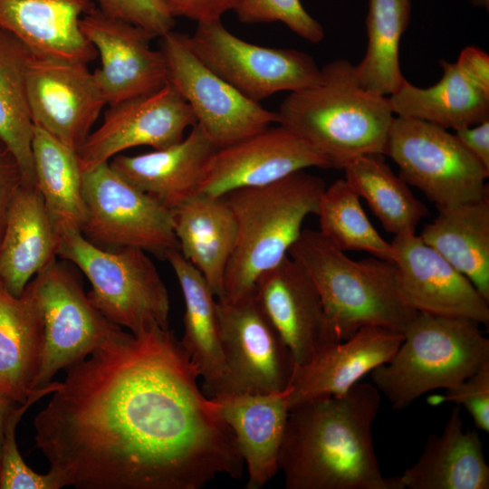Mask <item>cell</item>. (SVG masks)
Listing matches in <instances>:
<instances>
[{
	"instance_id": "1",
	"label": "cell",
	"mask_w": 489,
	"mask_h": 489,
	"mask_svg": "<svg viewBox=\"0 0 489 489\" xmlns=\"http://www.w3.org/2000/svg\"><path fill=\"white\" fill-rule=\"evenodd\" d=\"M65 370L34 421L62 488L202 489L242 476L233 432L168 328L119 327Z\"/></svg>"
},
{
	"instance_id": "2",
	"label": "cell",
	"mask_w": 489,
	"mask_h": 489,
	"mask_svg": "<svg viewBox=\"0 0 489 489\" xmlns=\"http://www.w3.org/2000/svg\"><path fill=\"white\" fill-rule=\"evenodd\" d=\"M381 394L358 382L346 393L290 410L278 466L286 489H404L385 477L372 439Z\"/></svg>"
},
{
	"instance_id": "3",
	"label": "cell",
	"mask_w": 489,
	"mask_h": 489,
	"mask_svg": "<svg viewBox=\"0 0 489 489\" xmlns=\"http://www.w3.org/2000/svg\"><path fill=\"white\" fill-rule=\"evenodd\" d=\"M316 83L289 92L278 124L305 139L342 168L355 158L384 155L394 112L388 97L364 89L354 65L339 59L321 68Z\"/></svg>"
},
{
	"instance_id": "4",
	"label": "cell",
	"mask_w": 489,
	"mask_h": 489,
	"mask_svg": "<svg viewBox=\"0 0 489 489\" xmlns=\"http://www.w3.org/2000/svg\"><path fill=\"white\" fill-rule=\"evenodd\" d=\"M309 275L338 341L364 326L403 333L417 312L402 300L394 263L348 257L320 231L302 229L288 253Z\"/></svg>"
},
{
	"instance_id": "5",
	"label": "cell",
	"mask_w": 489,
	"mask_h": 489,
	"mask_svg": "<svg viewBox=\"0 0 489 489\" xmlns=\"http://www.w3.org/2000/svg\"><path fill=\"white\" fill-rule=\"evenodd\" d=\"M325 188L321 177L300 170L271 184L239 188L223 196L236 225L224 295L235 297L254 292L258 277L288 255L302 231L304 219L317 215Z\"/></svg>"
},
{
	"instance_id": "6",
	"label": "cell",
	"mask_w": 489,
	"mask_h": 489,
	"mask_svg": "<svg viewBox=\"0 0 489 489\" xmlns=\"http://www.w3.org/2000/svg\"><path fill=\"white\" fill-rule=\"evenodd\" d=\"M402 334L393 357L369 373L394 409L455 386L489 363V340L474 321L417 312Z\"/></svg>"
},
{
	"instance_id": "7",
	"label": "cell",
	"mask_w": 489,
	"mask_h": 489,
	"mask_svg": "<svg viewBox=\"0 0 489 489\" xmlns=\"http://www.w3.org/2000/svg\"><path fill=\"white\" fill-rule=\"evenodd\" d=\"M57 256L87 277L92 304L110 322L134 335L153 326L168 328L167 287L147 252L135 247L105 249L75 227L59 230Z\"/></svg>"
},
{
	"instance_id": "8",
	"label": "cell",
	"mask_w": 489,
	"mask_h": 489,
	"mask_svg": "<svg viewBox=\"0 0 489 489\" xmlns=\"http://www.w3.org/2000/svg\"><path fill=\"white\" fill-rule=\"evenodd\" d=\"M385 155L397 164L399 177L420 190L436 207L489 195V171L455 134L435 124L394 117Z\"/></svg>"
},
{
	"instance_id": "9",
	"label": "cell",
	"mask_w": 489,
	"mask_h": 489,
	"mask_svg": "<svg viewBox=\"0 0 489 489\" xmlns=\"http://www.w3.org/2000/svg\"><path fill=\"white\" fill-rule=\"evenodd\" d=\"M85 220L80 231L105 248L135 247L164 258L178 249L172 211L143 193L109 162L82 173Z\"/></svg>"
},
{
	"instance_id": "10",
	"label": "cell",
	"mask_w": 489,
	"mask_h": 489,
	"mask_svg": "<svg viewBox=\"0 0 489 489\" xmlns=\"http://www.w3.org/2000/svg\"><path fill=\"white\" fill-rule=\"evenodd\" d=\"M186 40L206 66L256 102L321 79V68L309 53L248 43L228 31L221 20L197 23Z\"/></svg>"
},
{
	"instance_id": "11",
	"label": "cell",
	"mask_w": 489,
	"mask_h": 489,
	"mask_svg": "<svg viewBox=\"0 0 489 489\" xmlns=\"http://www.w3.org/2000/svg\"><path fill=\"white\" fill-rule=\"evenodd\" d=\"M43 326V352L36 388L91 354L115 325L92 304L76 273L57 259L28 283Z\"/></svg>"
},
{
	"instance_id": "12",
	"label": "cell",
	"mask_w": 489,
	"mask_h": 489,
	"mask_svg": "<svg viewBox=\"0 0 489 489\" xmlns=\"http://www.w3.org/2000/svg\"><path fill=\"white\" fill-rule=\"evenodd\" d=\"M186 34L170 30L159 37L167 80L217 149L278 123L276 111L245 97L206 66L189 48Z\"/></svg>"
},
{
	"instance_id": "13",
	"label": "cell",
	"mask_w": 489,
	"mask_h": 489,
	"mask_svg": "<svg viewBox=\"0 0 489 489\" xmlns=\"http://www.w3.org/2000/svg\"><path fill=\"white\" fill-rule=\"evenodd\" d=\"M216 307L226 368L222 395L271 393L289 388L295 360L254 292L216 298Z\"/></svg>"
},
{
	"instance_id": "14",
	"label": "cell",
	"mask_w": 489,
	"mask_h": 489,
	"mask_svg": "<svg viewBox=\"0 0 489 489\" xmlns=\"http://www.w3.org/2000/svg\"><path fill=\"white\" fill-rule=\"evenodd\" d=\"M197 123L191 108L167 82L159 89L109 106L101 124L76 150L82 173L139 146L161 149L179 142Z\"/></svg>"
},
{
	"instance_id": "15",
	"label": "cell",
	"mask_w": 489,
	"mask_h": 489,
	"mask_svg": "<svg viewBox=\"0 0 489 489\" xmlns=\"http://www.w3.org/2000/svg\"><path fill=\"white\" fill-rule=\"evenodd\" d=\"M26 92L34 127L75 151L107 105L88 64L34 53L27 65Z\"/></svg>"
},
{
	"instance_id": "16",
	"label": "cell",
	"mask_w": 489,
	"mask_h": 489,
	"mask_svg": "<svg viewBox=\"0 0 489 489\" xmlns=\"http://www.w3.org/2000/svg\"><path fill=\"white\" fill-rule=\"evenodd\" d=\"M331 162L305 139L283 125L268 127L216 149L206 163L196 194L223 197L260 187L294 172Z\"/></svg>"
},
{
	"instance_id": "17",
	"label": "cell",
	"mask_w": 489,
	"mask_h": 489,
	"mask_svg": "<svg viewBox=\"0 0 489 489\" xmlns=\"http://www.w3.org/2000/svg\"><path fill=\"white\" fill-rule=\"evenodd\" d=\"M80 27L101 58L92 73L107 105L150 93L168 82L164 57L150 47L154 37L142 28L97 6L81 19Z\"/></svg>"
},
{
	"instance_id": "18",
	"label": "cell",
	"mask_w": 489,
	"mask_h": 489,
	"mask_svg": "<svg viewBox=\"0 0 489 489\" xmlns=\"http://www.w3.org/2000/svg\"><path fill=\"white\" fill-rule=\"evenodd\" d=\"M397 283L404 302L417 312L489 324V302L472 282L416 234L395 235Z\"/></svg>"
},
{
	"instance_id": "19",
	"label": "cell",
	"mask_w": 489,
	"mask_h": 489,
	"mask_svg": "<svg viewBox=\"0 0 489 489\" xmlns=\"http://www.w3.org/2000/svg\"><path fill=\"white\" fill-rule=\"evenodd\" d=\"M254 294L296 365L338 342L314 283L289 254L258 277Z\"/></svg>"
},
{
	"instance_id": "20",
	"label": "cell",
	"mask_w": 489,
	"mask_h": 489,
	"mask_svg": "<svg viewBox=\"0 0 489 489\" xmlns=\"http://www.w3.org/2000/svg\"><path fill=\"white\" fill-rule=\"evenodd\" d=\"M403 334L369 325L296 365L291 382L289 409L303 403L346 393L377 367L388 362Z\"/></svg>"
},
{
	"instance_id": "21",
	"label": "cell",
	"mask_w": 489,
	"mask_h": 489,
	"mask_svg": "<svg viewBox=\"0 0 489 489\" xmlns=\"http://www.w3.org/2000/svg\"><path fill=\"white\" fill-rule=\"evenodd\" d=\"M290 394L291 386L277 392L230 393L211 398L246 465V489L263 488L279 471Z\"/></svg>"
},
{
	"instance_id": "22",
	"label": "cell",
	"mask_w": 489,
	"mask_h": 489,
	"mask_svg": "<svg viewBox=\"0 0 489 489\" xmlns=\"http://www.w3.org/2000/svg\"><path fill=\"white\" fill-rule=\"evenodd\" d=\"M94 0H0V28L35 54L88 64L98 54L81 31Z\"/></svg>"
},
{
	"instance_id": "23",
	"label": "cell",
	"mask_w": 489,
	"mask_h": 489,
	"mask_svg": "<svg viewBox=\"0 0 489 489\" xmlns=\"http://www.w3.org/2000/svg\"><path fill=\"white\" fill-rule=\"evenodd\" d=\"M217 148L195 124L169 147L139 155H117L110 167L132 186L169 210L196 194L204 167Z\"/></svg>"
},
{
	"instance_id": "24",
	"label": "cell",
	"mask_w": 489,
	"mask_h": 489,
	"mask_svg": "<svg viewBox=\"0 0 489 489\" xmlns=\"http://www.w3.org/2000/svg\"><path fill=\"white\" fill-rule=\"evenodd\" d=\"M59 229L36 186L23 185L0 241V282L20 296L29 282L57 256Z\"/></svg>"
},
{
	"instance_id": "25",
	"label": "cell",
	"mask_w": 489,
	"mask_h": 489,
	"mask_svg": "<svg viewBox=\"0 0 489 489\" xmlns=\"http://www.w3.org/2000/svg\"><path fill=\"white\" fill-rule=\"evenodd\" d=\"M461 407L440 434L428 436L418 459L399 475L404 489H488L489 466L475 431L465 430Z\"/></svg>"
},
{
	"instance_id": "26",
	"label": "cell",
	"mask_w": 489,
	"mask_h": 489,
	"mask_svg": "<svg viewBox=\"0 0 489 489\" xmlns=\"http://www.w3.org/2000/svg\"><path fill=\"white\" fill-rule=\"evenodd\" d=\"M441 79L420 88L405 80L388 96L394 114L427 121L455 130L489 120V83L457 61H440Z\"/></svg>"
},
{
	"instance_id": "27",
	"label": "cell",
	"mask_w": 489,
	"mask_h": 489,
	"mask_svg": "<svg viewBox=\"0 0 489 489\" xmlns=\"http://www.w3.org/2000/svg\"><path fill=\"white\" fill-rule=\"evenodd\" d=\"M178 250L203 275L216 298L236 240L235 217L223 197L194 194L172 210Z\"/></svg>"
},
{
	"instance_id": "28",
	"label": "cell",
	"mask_w": 489,
	"mask_h": 489,
	"mask_svg": "<svg viewBox=\"0 0 489 489\" xmlns=\"http://www.w3.org/2000/svg\"><path fill=\"white\" fill-rule=\"evenodd\" d=\"M168 262L178 281L185 303L181 345L203 379L202 391L212 398L224 393L226 368L224 360L216 297L203 275L178 249L168 251Z\"/></svg>"
},
{
	"instance_id": "29",
	"label": "cell",
	"mask_w": 489,
	"mask_h": 489,
	"mask_svg": "<svg viewBox=\"0 0 489 489\" xmlns=\"http://www.w3.org/2000/svg\"><path fill=\"white\" fill-rule=\"evenodd\" d=\"M43 352V326L30 286L14 296L0 282V396L23 404L38 389Z\"/></svg>"
},
{
	"instance_id": "30",
	"label": "cell",
	"mask_w": 489,
	"mask_h": 489,
	"mask_svg": "<svg viewBox=\"0 0 489 489\" xmlns=\"http://www.w3.org/2000/svg\"><path fill=\"white\" fill-rule=\"evenodd\" d=\"M437 210L420 238L465 275L489 302V195Z\"/></svg>"
},
{
	"instance_id": "31",
	"label": "cell",
	"mask_w": 489,
	"mask_h": 489,
	"mask_svg": "<svg viewBox=\"0 0 489 489\" xmlns=\"http://www.w3.org/2000/svg\"><path fill=\"white\" fill-rule=\"evenodd\" d=\"M32 53L21 40L0 28V139L19 162L24 185L28 186H35L32 148L34 127L26 92V71Z\"/></svg>"
},
{
	"instance_id": "32",
	"label": "cell",
	"mask_w": 489,
	"mask_h": 489,
	"mask_svg": "<svg viewBox=\"0 0 489 489\" xmlns=\"http://www.w3.org/2000/svg\"><path fill=\"white\" fill-rule=\"evenodd\" d=\"M380 156L364 155L348 162L342 168L345 180L366 200L387 232L394 235L416 234L428 209Z\"/></svg>"
},
{
	"instance_id": "33",
	"label": "cell",
	"mask_w": 489,
	"mask_h": 489,
	"mask_svg": "<svg viewBox=\"0 0 489 489\" xmlns=\"http://www.w3.org/2000/svg\"><path fill=\"white\" fill-rule=\"evenodd\" d=\"M410 15V0H369L367 50L354 65L356 78L364 89L389 96L406 80L399 65V43Z\"/></svg>"
},
{
	"instance_id": "34",
	"label": "cell",
	"mask_w": 489,
	"mask_h": 489,
	"mask_svg": "<svg viewBox=\"0 0 489 489\" xmlns=\"http://www.w3.org/2000/svg\"><path fill=\"white\" fill-rule=\"evenodd\" d=\"M33 158L35 186L58 229H81L85 220L82 173L76 151L34 127Z\"/></svg>"
},
{
	"instance_id": "35",
	"label": "cell",
	"mask_w": 489,
	"mask_h": 489,
	"mask_svg": "<svg viewBox=\"0 0 489 489\" xmlns=\"http://www.w3.org/2000/svg\"><path fill=\"white\" fill-rule=\"evenodd\" d=\"M360 199L345 178L326 187L317 213L320 233L344 252H367L394 263L396 254L392 244L372 225Z\"/></svg>"
},
{
	"instance_id": "36",
	"label": "cell",
	"mask_w": 489,
	"mask_h": 489,
	"mask_svg": "<svg viewBox=\"0 0 489 489\" xmlns=\"http://www.w3.org/2000/svg\"><path fill=\"white\" fill-rule=\"evenodd\" d=\"M61 382L36 389L23 404L14 405L5 422L0 451V489H60L58 477L52 472L41 475L31 469L19 453L15 440L16 427L27 409L48 394H52Z\"/></svg>"
},
{
	"instance_id": "37",
	"label": "cell",
	"mask_w": 489,
	"mask_h": 489,
	"mask_svg": "<svg viewBox=\"0 0 489 489\" xmlns=\"http://www.w3.org/2000/svg\"><path fill=\"white\" fill-rule=\"evenodd\" d=\"M234 12L244 24L281 22L310 43H317L324 37L323 27L301 0H238Z\"/></svg>"
},
{
	"instance_id": "38",
	"label": "cell",
	"mask_w": 489,
	"mask_h": 489,
	"mask_svg": "<svg viewBox=\"0 0 489 489\" xmlns=\"http://www.w3.org/2000/svg\"><path fill=\"white\" fill-rule=\"evenodd\" d=\"M433 404L451 402L464 407L475 427L489 432V363L458 384L446 388L441 396L431 398Z\"/></svg>"
},
{
	"instance_id": "39",
	"label": "cell",
	"mask_w": 489,
	"mask_h": 489,
	"mask_svg": "<svg viewBox=\"0 0 489 489\" xmlns=\"http://www.w3.org/2000/svg\"><path fill=\"white\" fill-rule=\"evenodd\" d=\"M103 13L135 24L154 38L173 29L175 19L159 0H94Z\"/></svg>"
},
{
	"instance_id": "40",
	"label": "cell",
	"mask_w": 489,
	"mask_h": 489,
	"mask_svg": "<svg viewBox=\"0 0 489 489\" xmlns=\"http://www.w3.org/2000/svg\"><path fill=\"white\" fill-rule=\"evenodd\" d=\"M24 184V178L19 162L0 139V241L14 199Z\"/></svg>"
},
{
	"instance_id": "41",
	"label": "cell",
	"mask_w": 489,
	"mask_h": 489,
	"mask_svg": "<svg viewBox=\"0 0 489 489\" xmlns=\"http://www.w3.org/2000/svg\"><path fill=\"white\" fill-rule=\"evenodd\" d=\"M174 19L185 17L197 23L221 20L229 11H234L238 0H159Z\"/></svg>"
},
{
	"instance_id": "42",
	"label": "cell",
	"mask_w": 489,
	"mask_h": 489,
	"mask_svg": "<svg viewBox=\"0 0 489 489\" xmlns=\"http://www.w3.org/2000/svg\"><path fill=\"white\" fill-rule=\"evenodd\" d=\"M460 143L489 171V120L455 133Z\"/></svg>"
},
{
	"instance_id": "43",
	"label": "cell",
	"mask_w": 489,
	"mask_h": 489,
	"mask_svg": "<svg viewBox=\"0 0 489 489\" xmlns=\"http://www.w3.org/2000/svg\"><path fill=\"white\" fill-rule=\"evenodd\" d=\"M15 403L0 396V451L4 437V430L7 417Z\"/></svg>"
},
{
	"instance_id": "44",
	"label": "cell",
	"mask_w": 489,
	"mask_h": 489,
	"mask_svg": "<svg viewBox=\"0 0 489 489\" xmlns=\"http://www.w3.org/2000/svg\"><path fill=\"white\" fill-rule=\"evenodd\" d=\"M474 5L476 6L484 7L488 9L489 7V0H474Z\"/></svg>"
}]
</instances>
